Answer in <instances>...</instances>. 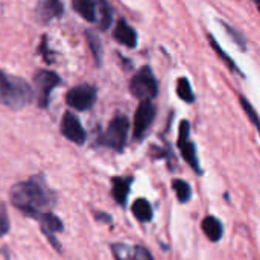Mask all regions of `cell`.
I'll list each match as a JSON object with an SVG mask.
<instances>
[{
	"label": "cell",
	"instance_id": "1",
	"mask_svg": "<svg viewBox=\"0 0 260 260\" xmlns=\"http://www.w3.org/2000/svg\"><path fill=\"white\" fill-rule=\"evenodd\" d=\"M9 198L15 209L34 219L47 213L56 203L53 190L41 175H34L26 181L14 184L11 187Z\"/></svg>",
	"mask_w": 260,
	"mask_h": 260
},
{
	"label": "cell",
	"instance_id": "2",
	"mask_svg": "<svg viewBox=\"0 0 260 260\" xmlns=\"http://www.w3.org/2000/svg\"><path fill=\"white\" fill-rule=\"evenodd\" d=\"M34 101V88L21 78L0 70V104L20 110Z\"/></svg>",
	"mask_w": 260,
	"mask_h": 260
},
{
	"label": "cell",
	"instance_id": "3",
	"mask_svg": "<svg viewBox=\"0 0 260 260\" xmlns=\"http://www.w3.org/2000/svg\"><path fill=\"white\" fill-rule=\"evenodd\" d=\"M129 91L140 101H152L158 94V82L149 66L142 67L129 82Z\"/></svg>",
	"mask_w": 260,
	"mask_h": 260
},
{
	"label": "cell",
	"instance_id": "4",
	"mask_svg": "<svg viewBox=\"0 0 260 260\" xmlns=\"http://www.w3.org/2000/svg\"><path fill=\"white\" fill-rule=\"evenodd\" d=\"M128 131H129V120L123 114H117L105 129L101 143L107 148H111L114 151H122L126 145L128 139Z\"/></svg>",
	"mask_w": 260,
	"mask_h": 260
},
{
	"label": "cell",
	"instance_id": "5",
	"mask_svg": "<svg viewBox=\"0 0 260 260\" xmlns=\"http://www.w3.org/2000/svg\"><path fill=\"white\" fill-rule=\"evenodd\" d=\"M98 98V90L94 85L90 84H81L67 91L66 102L69 107L78 110V111H85L90 110Z\"/></svg>",
	"mask_w": 260,
	"mask_h": 260
},
{
	"label": "cell",
	"instance_id": "6",
	"mask_svg": "<svg viewBox=\"0 0 260 260\" xmlns=\"http://www.w3.org/2000/svg\"><path fill=\"white\" fill-rule=\"evenodd\" d=\"M35 88H37V102L41 108H46L49 105L50 93L53 88H56L61 84V78L50 70H40L34 76Z\"/></svg>",
	"mask_w": 260,
	"mask_h": 260
},
{
	"label": "cell",
	"instance_id": "7",
	"mask_svg": "<svg viewBox=\"0 0 260 260\" xmlns=\"http://www.w3.org/2000/svg\"><path fill=\"white\" fill-rule=\"evenodd\" d=\"M178 149L183 155V158L186 160V163L197 172L201 174V168H200V160H198V154H197V148L195 143L190 140V123L187 120H183L180 123V131H178Z\"/></svg>",
	"mask_w": 260,
	"mask_h": 260
},
{
	"label": "cell",
	"instance_id": "8",
	"mask_svg": "<svg viewBox=\"0 0 260 260\" xmlns=\"http://www.w3.org/2000/svg\"><path fill=\"white\" fill-rule=\"evenodd\" d=\"M157 108L152 101H140L134 114V139L142 140L154 123Z\"/></svg>",
	"mask_w": 260,
	"mask_h": 260
},
{
	"label": "cell",
	"instance_id": "9",
	"mask_svg": "<svg viewBox=\"0 0 260 260\" xmlns=\"http://www.w3.org/2000/svg\"><path fill=\"white\" fill-rule=\"evenodd\" d=\"M61 134L69 139L70 142L76 143V145H84L85 140H87V133L85 129L82 128L79 119L67 111L64 116H62V120H61Z\"/></svg>",
	"mask_w": 260,
	"mask_h": 260
},
{
	"label": "cell",
	"instance_id": "10",
	"mask_svg": "<svg viewBox=\"0 0 260 260\" xmlns=\"http://www.w3.org/2000/svg\"><path fill=\"white\" fill-rule=\"evenodd\" d=\"M111 253L116 260H154L149 250H146L142 245L113 244Z\"/></svg>",
	"mask_w": 260,
	"mask_h": 260
},
{
	"label": "cell",
	"instance_id": "11",
	"mask_svg": "<svg viewBox=\"0 0 260 260\" xmlns=\"http://www.w3.org/2000/svg\"><path fill=\"white\" fill-rule=\"evenodd\" d=\"M38 221H40V225H41V232L46 235V238L50 241V244H52L58 251H61V245H59V242L55 239V235L64 230V225H62L61 219H59L56 215H53L52 212H47V213H43V215L38 218Z\"/></svg>",
	"mask_w": 260,
	"mask_h": 260
},
{
	"label": "cell",
	"instance_id": "12",
	"mask_svg": "<svg viewBox=\"0 0 260 260\" xmlns=\"http://www.w3.org/2000/svg\"><path fill=\"white\" fill-rule=\"evenodd\" d=\"M37 15L40 21L49 23L62 15V3L59 0H41L37 6Z\"/></svg>",
	"mask_w": 260,
	"mask_h": 260
},
{
	"label": "cell",
	"instance_id": "13",
	"mask_svg": "<svg viewBox=\"0 0 260 260\" xmlns=\"http://www.w3.org/2000/svg\"><path fill=\"white\" fill-rule=\"evenodd\" d=\"M113 183V198L116 200V203L122 207L126 206V200L131 190V183H133V177H116L111 180Z\"/></svg>",
	"mask_w": 260,
	"mask_h": 260
},
{
	"label": "cell",
	"instance_id": "14",
	"mask_svg": "<svg viewBox=\"0 0 260 260\" xmlns=\"http://www.w3.org/2000/svg\"><path fill=\"white\" fill-rule=\"evenodd\" d=\"M113 34H114V38L120 44H123L129 49H134L137 46V32L125 20H119Z\"/></svg>",
	"mask_w": 260,
	"mask_h": 260
},
{
	"label": "cell",
	"instance_id": "15",
	"mask_svg": "<svg viewBox=\"0 0 260 260\" xmlns=\"http://www.w3.org/2000/svg\"><path fill=\"white\" fill-rule=\"evenodd\" d=\"M201 229H203V232H204V235L207 236L209 241L218 242V241L222 239L224 225L216 216H206L203 219V222H201Z\"/></svg>",
	"mask_w": 260,
	"mask_h": 260
},
{
	"label": "cell",
	"instance_id": "16",
	"mask_svg": "<svg viewBox=\"0 0 260 260\" xmlns=\"http://www.w3.org/2000/svg\"><path fill=\"white\" fill-rule=\"evenodd\" d=\"M73 9L87 21L98 20V5L96 0H72Z\"/></svg>",
	"mask_w": 260,
	"mask_h": 260
},
{
	"label": "cell",
	"instance_id": "17",
	"mask_svg": "<svg viewBox=\"0 0 260 260\" xmlns=\"http://www.w3.org/2000/svg\"><path fill=\"white\" fill-rule=\"evenodd\" d=\"M131 210H133V215L136 216V219L140 221V222H149V221L152 219V215H154V213H152V206H151L149 201L145 200V198L136 200V201L133 203Z\"/></svg>",
	"mask_w": 260,
	"mask_h": 260
},
{
	"label": "cell",
	"instance_id": "18",
	"mask_svg": "<svg viewBox=\"0 0 260 260\" xmlns=\"http://www.w3.org/2000/svg\"><path fill=\"white\" fill-rule=\"evenodd\" d=\"M207 38H209V43H210L212 49H213V50L216 52V55H218V56L222 59V62H224V64H225V66H227V67H229V69L233 72V73H241L239 67L235 64V61L232 59V56H230L227 52H224V50H222V47L219 46V43H218V41H216V40H215V38H213L210 34L207 35Z\"/></svg>",
	"mask_w": 260,
	"mask_h": 260
},
{
	"label": "cell",
	"instance_id": "19",
	"mask_svg": "<svg viewBox=\"0 0 260 260\" xmlns=\"http://www.w3.org/2000/svg\"><path fill=\"white\" fill-rule=\"evenodd\" d=\"M98 11H99V27H101V30L110 29L111 21H113V11H111L110 3L107 0H99Z\"/></svg>",
	"mask_w": 260,
	"mask_h": 260
},
{
	"label": "cell",
	"instance_id": "20",
	"mask_svg": "<svg viewBox=\"0 0 260 260\" xmlns=\"http://www.w3.org/2000/svg\"><path fill=\"white\" fill-rule=\"evenodd\" d=\"M177 94L186 104L195 102V93H193L192 85H190V82H189L187 78H180L178 79V82H177Z\"/></svg>",
	"mask_w": 260,
	"mask_h": 260
},
{
	"label": "cell",
	"instance_id": "21",
	"mask_svg": "<svg viewBox=\"0 0 260 260\" xmlns=\"http://www.w3.org/2000/svg\"><path fill=\"white\" fill-rule=\"evenodd\" d=\"M172 187H174V190H175V193H177V198H178V201L180 203H187L189 200H190V197H192V189H190V186H189V183H186L184 180H174L172 181Z\"/></svg>",
	"mask_w": 260,
	"mask_h": 260
},
{
	"label": "cell",
	"instance_id": "22",
	"mask_svg": "<svg viewBox=\"0 0 260 260\" xmlns=\"http://www.w3.org/2000/svg\"><path fill=\"white\" fill-rule=\"evenodd\" d=\"M239 101H241V105H242V108H244L247 117H248L250 122L256 126V129L259 131L260 134V117L259 114H257V111L254 110V107L251 105V102H250L245 96H239Z\"/></svg>",
	"mask_w": 260,
	"mask_h": 260
},
{
	"label": "cell",
	"instance_id": "23",
	"mask_svg": "<svg viewBox=\"0 0 260 260\" xmlns=\"http://www.w3.org/2000/svg\"><path fill=\"white\" fill-rule=\"evenodd\" d=\"M87 41H88V46L91 49V53L96 59V64H101V59H102V46H101V40L98 38V35H94V32L88 30L87 32Z\"/></svg>",
	"mask_w": 260,
	"mask_h": 260
},
{
	"label": "cell",
	"instance_id": "24",
	"mask_svg": "<svg viewBox=\"0 0 260 260\" xmlns=\"http://www.w3.org/2000/svg\"><path fill=\"white\" fill-rule=\"evenodd\" d=\"M11 229V221H9V215H8V210H6V206L5 203L0 201V238L5 236Z\"/></svg>",
	"mask_w": 260,
	"mask_h": 260
},
{
	"label": "cell",
	"instance_id": "25",
	"mask_svg": "<svg viewBox=\"0 0 260 260\" xmlns=\"http://www.w3.org/2000/svg\"><path fill=\"white\" fill-rule=\"evenodd\" d=\"M224 24V27L229 30V34L233 37V40L236 41V43H239V46L242 47V49H245V40H244V37H242V34L241 32H238L236 29H233L232 26H229L227 23H222Z\"/></svg>",
	"mask_w": 260,
	"mask_h": 260
},
{
	"label": "cell",
	"instance_id": "26",
	"mask_svg": "<svg viewBox=\"0 0 260 260\" xmlns=\"http://www.w3.org/2000/svg\"><path fill=\"white\" fill-rule=\"evenodd\" d=\"M41 49H40V52L43 53V56H44V61L46 62H52V59H50V52H49V47H47V38L46 37H43V40H41V46H40Z\"/></svg>",
	"mask_w": 260,
	"mask_h": 260
},
{
	"label": "cell",
	"instance_id": "27",
	"mask_svg": "<svg viewBox=\"0 0 260 260\" xmlns=\"http://www.w3.org/2000/svg\"><path fill=\"white\" fill-rule=\"evenodd\" d=\"M94 216H96V219H101V221H105V222H111V216L110 215H105L102 212H98Z\"/></svg>",
	"mask_w": 260,
	"mask_h": 260
},
{
	"label": "cell",
	"instance_id": "28",
	"mask_svg": "<svg viewBox=\"0 0 260 260\" xmlns=\"http://www.w3.org/2000/svg\"><path fill=\"white\" fill-rule=\"evenodd\" d=\"M256 2V5H257V8H259V11H260V0H254Z\"/></svg>",
	"mask_w": 260,
	"mask_h": 260
}]
</instances>
